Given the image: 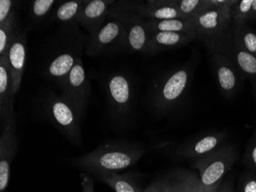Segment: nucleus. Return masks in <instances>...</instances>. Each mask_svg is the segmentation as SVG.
Masks as SVG:
<instances>
[{"label": "nucleus", "instance_id": "72a5a7b5", "mask_svg": "<svg viewBox=\"0 0 256 192\" xmlns=\"http://www.w3.org/2000/svg\"><path fill=\"white\" fill-rule=\"evenodd\" d=\"M216 192H235L234 190V189L231 188L230 187H228V186H224V187L220 188L218 187V190H217Z\"/></svg>", "mask_w": 256, "mask_h": 192}, {"label": "nucleus", "instance_id": "7c9ffc66", "mask_svg": "<svg viewBox=\"0 0 256 192\" xmlns=\"http://www.w3.org/2000/svg\"><path fill=\"white\" fill-rule=\"evenodd\" d=\"M82 192H94V181L86 174H82Z\"/></svg>", "mask_w": 256, "mask_h": 192}, {"label": "nucleus", "instance_id": "a211bd4d", "mask_svg": "<svg viewBox=\"0 0 256 192\" xmlns=\"http://www.w3.org/2000/svg\"><path fill=\"white\" fill-rule=\"evenodd\" d=\"M86 3V0L58 1L48 19L47 25L62 26L77 22Z\"/></svg>", "mask_w": 256, "mask_h": 192}, {"label": "nucleus", "instance_id": "4468645a", "mask_svg": "<svg viewBox=\"0 0 256 192\" xmlns=\"http://www.w3.org/2000/svg\"><path fill=\"white\" fill-rule=\"evenodd\" d=\"M0 138V192H6L8 185L11 164L18 148L15 122L4 125Z\"/></svg>", "mask_w": 256, "mask_h": 192}, {"label": "nucleus", "instance_id": "2f4dec72", "mask_svg": "<svg viewBox=\"0 0 256 192\" xmlns=\"http://www.w3.org/2000/svg\"><path fill=\"white\" fill-rule=\"evenodd\" d=\"M248 158L250 164L256 168V143L250 150Z\"/></svg>", "mask_w": 256, "mask_h": 192}, {"label": "nucleus", "instance_id": "1a4fd4ad", "mask_svg": "<svg viewBox=\"0 0 256 192\" xmlns=\"http://www.w3.org/2000/svg\"><path fill=\"white\" fill-rule=\"evenodd\" d=\"M108 18L120 22L124 28L128 37V52L144 53L150 38L146 25V19L130 10L110 7Z\"/></svg>", "mask_w": 256, "mask_h": 192}, {"label": "nucleus", "instance_id": "c756f323", "mask_svg": "<svg viewBox=\"0 0 256 192\" xmlns=\"http://www.w3.org/2000/svg\"><path fill=\"white\" fill-rule=\"evenodd\" d=\"M242 192H256V177H247L242 181Z\"/></svg>", "mask_w": 256, "mask_h": 192}, {"label": "nucleus", "instance_id": "dca6fc26", "mask_svg": "<svg viewBox=\"0 0 256 192\" xmlns=\"http://www.w3.org/2000/svg\"><path fill=\"white\" fill-rule=\"evenodd\" d=\"M15 96L12 87V76L5 56H0V115L2 126L15 122Z\"/></svg>", "mask_w": 256, "mask_h": 192}, {"label": "nucleus", "instance_id": "a878e982", "mask_svg": "<svg viewBox=\"0 0 256 192\" xmlns=\"http://www.w3.org/2000/svg\"><path fill=\"white\" fill-rule=\"evenodd\" d=\"M234 43L256 56V30L250 24L234 26Z\"/></svg>", "mask_w": 256, "mask_h": 192}, {"label": "nucleus", "instance_id": "6ab92c4d", "mask_svg": "<svg viewBox=\"0 0 256 192\" xmlns=\"http://www.w3.org/2000/svg\"><path fill=\"white\" fill-rule=\"evenodd\" d=\"M159 184L164 192H205L200 178L190 173H176Z\"/></svg>", "mask_w": 256, "mask_h": 192}, {"label": "nucleus", "instance_id": "cd10ccee", "mask_svg": "<svg viewBox=\"0 0 256 192\" xmlns=\"http://www.w3.org/2000/svg\"><path fill=\"white\" fill-rule=\"evenodd\" d=\"M182 17L191 19L196 17L208 7V0H171Z\"/></svg>", "mask_w": 256, "mask_h": 192}, {"label": "nucleus", "instance_id": "412c9836", "mask_svg": "<svg viewBox=\"0 0 256 192\" xmlns=\"http://www.w3.org/2000/svg\"><path fill=\"white\" fill-rule=\"evenodd\" d=\"M58 2L56 0H32L27 2L28 29L47 25Z\"/></svg>", "mask_w": 256, "mask_h": 192}, {"label": "nucleus", "instance_id": "aec40b11", "mask_svg": "<svg viewBox=\"0 0 256 192\" xmlns=\"http://www.w3.org/2000/svg\"><path fill=\"white\" fill-rule=\"evenodd\" d=\"M224 135L220 133L210 134L199 138L190 145L180 151L181 154L188 158H201L220 148Z\"/></svg>", "mask_w": 256, "mask_h": 192}, {"label": "nucleus", "instance_id": "7ed1b4c3", "mask_svg": "<svg viewBox=\"0 0 256 192\" xmlns=\"http://www.w3.org/2000/svg\"><path fill=\"white\" fill-rule=\"evenodd\" d=\"M144 153V150L134 145L110 143L77 157L72 163L78 169L97 175L132 167Z\"/></svg>", "mask_w": 256, "mask_h": 192}, {"label": "nucleus", "instance_id": "ddd939ff", "mask_svg": "<svg viewBox=\"0 0 256 192\" xmlns=\"http://www.w3.org/2000/svg\"><path fill=\"white\" fill-rule=\"evenodd\" d=\"M26 31L20 27L6 53L7 64L12 76V87L15 95L22 79L26 59Z\"/></svg>", "mask_w": 256, "mask_h": 192}, {"label": "nucleus", "instance_id": "9b49d317", "mask_svg": "<svg viewBox=\"0 0 256 192\" xmlns=\"http://www.w3.org/2000/svg\"><path fill=\"white\" fill-rule=\"evenodd\" d=\"M112 7L130 10L146 20H166L185 19L172 5L171 0L158 1H115Z\"/></svg>", "mask_w": 256, "mask_h": 192}, {"label": "nucleus", "instance_id": "f8f14e48", "mask_svg": "<svg viewBox=\"0 0 256 192\" xmlns=\"http://www.w3.org/2000/svg\"><path fill=\"white\" fill-rule=\"evenodd\" d=\"M212 61L221 92L228 98L236 95L245 78L241 71L231 59L218 53L212 55Z\"/></svg>", "mask_w": 256, "mask_h": 192}, {"label": "nucleus", "instance_id": "39448f33", "mask_svg": "<svg viewBox=\"0 0 256 192\" xmlns=\"http://www.w3.org/2000/svg\"><path fill=\"white\" fill-rule=\"evenodd\" d=\"M84 52L90 58L106 57L128 52V37L122 23L108 17L97 33L88 36Z\"/></svg>", "mask_w": 256, "mask_h": 192}, {"label": "nucleus", "instance_id": "423d86ee", "mask_svg": "<svg viewBox=\"0 0 256 192\" xmlns=\"http://www.w3.org/2000/svg\"><path fill=\"white\" fill-rule=\"evenodd\" d=\"M237 159L236 151L231 146L220 147L216 151L199 158L195 167L205 192H216L224 176Z\"/></svg>", "mask_w": 256, "mask_h": 192}, {"label": "nucleus", "instance_id": "393cba45", "mask_svg": "<svg viewBox=\"0 0 256 192\" xmlns=\"http://www.w3.org/2000/svg\"><path fill=\"white\" fill-rule=\"evenodd\" d=\"M115 192H142L130 177L116 172H106L96 175Z\"/></svg>", "mask_w": 256, "mask_h": 192}, {"label": "nucleus", "instance_id": "6e6552de", "mask_svg": "<svg viewBox=\"0 0 256 192\" xmlns=\"http://www.w3.org/2000/svg\"><path fill=\"white\" fill-rule=\"evenodd\" d=\"M190 71L181 68L165 76L154 92V103L158 111L165 112L180 101L189 84Z\"/></svg>", "mask_w": 256, "mask_h": 192}, {"label": "nucleus", "instance_id": "4be33fe9", "mask_svg": "<svg viewBox=\"0 0 256 192\" xmlns=\"http://www.w3.org/2000/svg\"><path fill=\"white\" fill-rule=\"evenodd\" d=\"M146 25L150 37L161 32L191 33L196 36L195 27L190 19H172L166 20H146ZM197 38V37H196Z\"/></svg>", "mask_w": 256, "mask_h": 192}, {"label": "nucleus", "instance_id": "2eb2a0df", "mask_svg": "<svg viewBox=\"0 0 256 192\" xmlns=\"http://www.w3.org/2000/svg\"><path fill=\"white\" fill-rule=\"evenodd\" d=\"M114 2L113 0H86L77 22L88 33V36H93L102 28Z\"/></svg>", "mask_w": 256, "mask_h": 192}, {"label": "nucleus", "instance_id": "bb28decb", "mask_svg": "<svg viewBox=\"0 0 256 192\" xmlns=\"http://www.w3.org/2000/svg\"><path fill=\"white\" fill-rule=\"evenodd\" d=\"M20 27L18 13L0 24V56H5L12 40Z\"/></svg>", "mask_w": 256, "mask_h": 192}, {"label": "nucleus", "instance_id": "473e14b6", "mask_svg": "<svg viewBox=\"0 0 256 192\" xmlns=\"http://www.w3.org/2000/svg\"><path fill=\"white\" fill-rule=\"evenodd\" d=\"M144 192H164L162 189H161L160 185L159 182L154 183L152 185L150 186Z\"/></svg>", "mask_w": 256, "mask_h": 192}, {"label": "nucleus", "instance_id": "f3484780", "mask_svg": "<svg viewBox=\"0 0 256 192\" xmlns=\"http://www.w3.org/2000/svg\"><path fill=\"white\" fill-rule=\"evenodd\" d=\"M196 40H197L196 36L191 33L170 32L155 33L150 38L144 54L146 56H154L160 52L186 46Z\"/></svg>", "mask_w": 256, "mask_h": 192}, {"label": "nucleus", "instance_id": "20e7f679", "mask_svg": "<svg viewBox=\"0 0 256 192\" xmlns=\"http://www.w3.org/2000/svg\"><path fill=\"white\" fill-rule=\"evenodd\" d=\"M41 95L42 107L53 125L70 142L80 145L82 141L80 121L82 118L78 112L62 95L52 89H46Z\"/></svg>", "mask_w": 256, "mask_h": 192}, {"label": "nucleus", "instance_id": "5701e85b", "mask_svg": "<svg viewBox=\"0 0 256 192\" xmlns=\"http://www.w3.org/2000/svg\"><path fill=\"white\" fill-rule=\"evenodd\" d=\"M236 65L243 76L256 83V56L242 49L234 43L230 59Z\"/></svg>", "mask_w": 256, "mask_h": 192}, {"label": "nucleus", "instance_id": "0eeeda50", "mask_svg": "<svg viewBox=\"0 0 256 192\" xmlns=\"http://www.w3.org/2000/svg\"><path fill=\"white\" fill-rule=\"evenodd\" d=\"M60 88L61 95L82 118L90 102L92 85L86 76L82 59H78Z\"/></svg>", "mask_w": 256, "mask_h": 192}, {"label": "nucleus", "instance_id": "c85d7f7f", "mask_svg": "<svg viewBox=\"0 0 256 192\" xmlns=\"http://www.w3.org/2000/svg\"><path fill=\"white\" fill-rule=\"evenodd\" d=\"M20 5H21V2L20 1L1 0L0 1V24L6 21L12 16L17 14Z\"/></svg>", "mask_w": 256, "mask_h": 192}, {"label": "nucleus", "instance_id": "f257e3e1", "mask_svg": "<svg viewBox=\"0 0 256 192\" xmlns=\"http://www.w3.org/2000/svg\"><path fill=\"white\" fill-rule=\"evenodd\" d=\"M86 37L78 22L60 26L43 41L38 58V73L60 87L78 59L86 51Z\"/></svg>", "mask_w": 256, "mask_h": 192}, {"label": "nucleus", "instance_id": "b1692460", "mask_svg": "<svg viewBox=\"0 0 256 192\" xmlns=\"http://www.w3.org/2000/svg\"><path fill=\"white\" fill-rule=\"evenodd\" d=\"M234 26L248 24L256 21V0L236 1L232 8Z\"/></svg>", "mask_w": 256, "mask_h": 192}, {"label": "nucleus", "instance_id": "9d476101", "mask_svg": "<svg viewBox=\"0 0 256 192\" xmlns=\"http://www.w3.org/2000/svg\"><path fill=\"white\" fill-rule=\"evenodd\" d=\"M103 83L106 99L114 115H128L134 100V86L130 78L115 72L108 75Z\"/></svg>", "mask_w": 256, "mask_h": 192}, {"label": "nucleus", "instance_id": "f03ea898", "mask_svg": "<svg viewBox=\"0 0 256 192\" xmlns=\"http://www.w3.org/2000/svg\"><path fill=\"white\" fill-rule=\"evenodd\" d=\"M236 1L208 0V7L190 20L197 40L204 42L208 51L230 59L234 49V22L232 8Z\"/></svg>", "mask_w": 256, "mask_h": 192}]
</instances>
